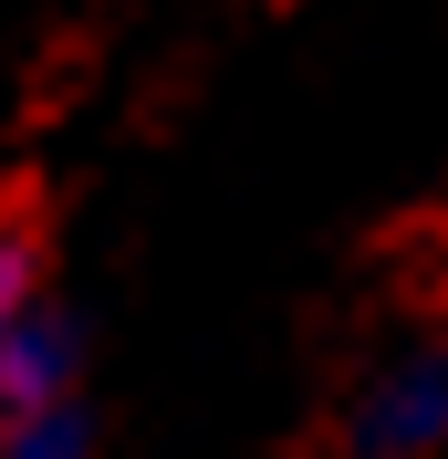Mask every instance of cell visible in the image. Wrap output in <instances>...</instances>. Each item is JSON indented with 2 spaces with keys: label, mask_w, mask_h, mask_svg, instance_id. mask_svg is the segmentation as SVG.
<instances>
[{
  "label": "cell",
  "mask_w": 448,
  "mask_h": 459,
  "mask_svg": "<svg viewBox=\"0 0 448 459\" xmlns=\"http://www.w3.org/2000/svg\"><path fill=\"white\" fill-rule=\"evenodd\" d=\"M355 459H448V344H396L344 407Z\"/></svg>",
  "instance_id": "cell-1"
},
{
  "label": "cell",
  "mask_w": 448,
  "mask_h": 459,
  "mask_svg": "<svg viewBox=\"0 0 448 459\" xmlns=\"http://www.w3.org/2000/svg\"><path fill=\"white\" fill-rule=\"evenodd\" d=\"M53 397H84V324L63 303H31L0 334V418H31Z\"/></svg>",
  "instance_id": "cell-2"
},
{
  "label": "cell",
  "mask_w": 448,
  "mask_h": 459,
  "mask_svg": "<svg viewBox=\"0 0 448 459\" xmlns=\"http://www.w3.org/2000/svg\"><path fill=\"white\" fill-rule=\"evenodd\" d=\"M0 459H94V407L53 397L31 418H0Z\"/></svg>",
  "instance_id": "cell-3"
},
{
  "label": "cell",
  "mask_w": 448,
  "mask_h": 459,
  "mask_svg": "<svg viewBox=\"0 0 448 459\" xmlns=\"http://www.w3.org/2000/svg\"><path fill=\"white\" fill-rule=\"evenodd\" d=\"M31 303H42V240H31V220H0V334Z\"/></svg>",
  "instance_id": "cell-4"
}]
</instances>
